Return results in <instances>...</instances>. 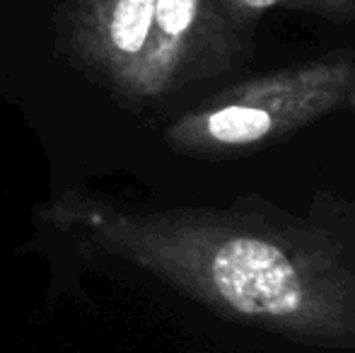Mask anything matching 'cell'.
<instances>
[{
  "instance_id": "7a4b0ae2",
  "label": "cell",
  "mask_w": 355,
  "mask_h": 353,
  "mask_svg": "<svg viewBox=\"0 0 355 353\" xmlns=\"http://www.w3.org/2000/svg\"><path fill=\"white\" fill-rule=\"evenodd\" d=\"M242 53L225 0H157L153 32L123 102L145 104L198 78H213Z\"/></svg>"
},
{
  "instance_id": "277c9868",
  "label": "cell",
  "mask_w": 355,
  "mask_h": 353,
  "mask_svg": "<svg viewBox=\"0 0 355 353\" xmlns=\"http://www.w3.org/2000/svg\"><path fill=\"white\" fill-rule=\"evenodd\" d=\"M244 10L261 12L271 8L307 10V12L322 15L327 19H355V0H234Z\"/></svg>"
},
{
  "instance_id": "6da1fadb",
  "label": "cell",
  "mask_w": 355,
  "mask_h": 353,
  "mask_svg": "<svg viewBox=\"0 0 355 353\" xmlns=\"http://www.w3.org/2000/svg\"><path fill=\"white\" fill-rule=\"evenodd\" d=\"M355 83V53L334 51L307 63L234 83L164 131L174 153L225 157L288 138L331 114Z\"/></svg>"
},
{
  "instance_id": "3957f363",
  "label": "cell",
  "mask_w": 355,
  "mask_h": 353,
  "mask_svg": "<svg viewBox=\"0 0 355 353\" xmlns=\"http://www.w3.org/2000/svg\"><path fill=\"white\" fill-rule=\"evenodd\" d=\"M157 0H63L58 44L78 71L126 99Z\"/></svg>"
}]
</instances>
